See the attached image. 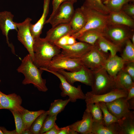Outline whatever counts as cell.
Masks as SVG:
<instances>
[{
    "mask_svg": "<svg viewBox=\"0 0 134 134\" xmlns=\"http://www.w3.org/2000/svg\"><path fill=\"white\" fill-rule=\"evenodd\" d=\"M126 14L134 19V4L128 3L124 4L121 10Z\"/></svg>",
    "mask_w": 134,
    "mask_h": 134,
    "instance_id": "obj_38",
    "label": "cell"
},
{
    "mask_svg": "<svg viewBox=\"0 0 134 134\" xmlns=\"http://www.w3.org/2000/svg\"><path fill=\"white\" fill-rule=\"evenodd\" d=\"M107 25H123L134 29V19L121 10L110 12L108 14Z\"/></svg>",
    "mask_w": 134,
    "mask_h": 134,
    "instance_id": "obj_18",
    "label": "cell"
},
{
    "mask_svg": "<svg viewBox=\"0 0 134 134\" xmlns=\"http://www.w3.org/2000/svg\"><path fill=\"white\" fill-rule=\"evenodd\" d=\"M32 20L31 18L28 17L22 22L15 23L18 29V39L27 49L33 61L34 58L33 46L34 39L30 29V25Z\"/></svg>",
    "mask_w": 134,
    "mask_h": 134,
    "instance_id": "obj_10",
    "label": "cell"
},
{
    "mask_svg": "<svg viewBox=\"0 0 134 134\" xmlns=\"http://www.w3.org/2000/svg\"><path fill=\"white\" fill-rule=\"evenodd\" d=\"M17 70L18 73H22L24 76L22 82L23 84H32L40 91L45 92L48 90L46 85V80L42 77L44 71L34 64L29 54L22 60Z\"/></svg>",
    "mask_w": 134,
    "mask_h": 134,
    "instance_id": "obj_1",
    "label": "cell"
},
{
    "mask_svg": "<svg viewBox=\"0 0 134 134\" xmlns=\"http://www.w3.org/2000/svg\"><path fill=\"white\" fill-rule=\"evenodd\" d=\"M33 62L39 68H47L53 58L60 54L61 49L40 37L34 39Z\"/></svg>",
    "mask_w": 134,
    "mask_h": 134,
    "instance_id": "obj_2",
    "label": "cell"
},
{
    "mask_svg": "<svg viewBox=\"0 0 134 134\" xmlns=\"http://www.w3.org/2000/svg\"><path fill=\"white\" fill-rule=\"evenodd\" d=\"M61 129L55 123L54 126L48 131L43 134H58Z\"/></svg>",
    "mask_w": 134,
    "mask_h": 134,
    "instance_id": "obj_43",
    "label": "cell"
},
{
    "mask_svg": "<svg viewBox=\"0 0 134 134\" xmlns=\"http://www.w3.org/2000/svg\"><path fill=\"white\" fill-rule=\"evenodd\" d=\"M0 128L3 134H17L15 130L8 131L4 127H0Z\"/></svg>",
    "mask_w": 134,
    "mask_h": 134,
    "instance_id": "obj_45",
    "label": "cell"
},
{
    "mask_svg": "<svg viewBox=\"0 0 134 134\" xmlns=\"http://www.w3.org/2000/svg\"><path fill=\"white\" fill-rule=\"evenodd\" d=\"M129 106V109H134V98H133L127 101Z\"/></svg>",
    "mask_w": 134,
    "mask_h": 134,
    "instance_id": "obj_47",
    "label": "cell"
},
{
    "mask_svg": "<svg viewBox=\"0 0 134 134\" xmlns=\"http://www.w3.org/2000/svg\"><path fill=\"white\" fill-rule=\"evenodd\" d=\"M114 79L120 88L127 91L134 85V81L131 76L122 69L118 72Z\"/></svg>",
    "mask_w": 134,
    "mask_h": 134,
    "instance_id": "obj_27",
    "label": "cell"
},
{
    "mask_svg": "<svg viewBox=\"0 0 134 134\" xmlns=\"http://www.w3.org/2000/svg\"><path fill=\"white\" fill-rule=\"evenodd\" d=\"M86 22L85 17L80 7L76 9L69 23L71 29L70 35L80 31L85 26Z\"/></svg>",
    "mask_w": 134,
    "mask_h": 134,
    "instance_id": "obj_24",
    "label": "cell"
},
{
    "mask_svg": "<svg viewBox=\"0 0 134 134\" xmlns=\"http://www.w3.org/2000/svg\"><path fill=\"white\" fill-rule=\"evenodd\" d=\"M98 103L103 114V124L107 126L114 123H118V124L120 123V120L118 119L108 111L105 103L100 102Z\"/></svg>",
    "mask_w": 134,
    "mask_h": 134,
    "instance_id": "obj_32",
    "label": "cell"
},
{
    "mask_svg": "<svg viewBox=\"0 0 134 134\" xmlns=\"http://www.w3.org/2000/svg\"><path fill=\"white\" fill-rule=\"evenodd\" d=\"M109 56L94 45L80 59L84 66L94 71L103 68Z\"/></svg>",
    "mask_w": 134,
    "mask_h": 134,
    "instance_id": "obj_9",
    "label": "cell"
},
{
    "mask_svg": "<svg viewBox=\"0 0 134 134\" xmlns=\"http://www.w3.org/2000/svg\"><path fill=\"white\" fill-rule=\"evenodd\" d=\"M45 111L43 110L35 111H30L26 109L21 114L26 129H29L32 123L36 118Z\"/></svg>",
    "mask_w": 134,
    "mask_h": 134,
    "instance_id": "obj_31",
    "label": "cell"
},
{
    "mask_svg": "<svg viewBox=\"0 0 134 134\" xmlns=\"http://www.w3.org/2000/svg\"><path fill=\"white\" fill-rule=\"evenodd\" d=\"M76 39L73 36L70 35L68 39L67 45H70L73 44L77 41Z\"/></svg>",
    "mask_w": 134,
    "mask_h": 134,
    "instance_id": "obj_46",
    "label": "cell"
},
{
    "mask_svg": "<svg viewBox=\"0 0 134 134\" xmlns=\"http://www.w3.org/2000/svg\"><path fill=\"white\" fill-rule=\"evenodd\" d=\"M83 66L80 59L71 58L60 53L53 58L47 68H39L56 71L61 69L66 70L72 72L79 69Z\"/></svg>",
    "mask_w": 134,
    "mask_h": 134,
    "instance_id": "obj_6",
    "label": "cell"
},
{
    "mask_svg": "<svg viewBox=\"0 0 134 134\" xmlns=\"http://www.w3.org/2000/svg\"><path fill=\"white\" fill-rule=\"evenodd\" d=\"M105 103L109 112L119 120L123 118L131 111L126 98H119Z\"/></svg>",
    "mask_w": 134,
    "mask_h": 134,
    "instance_id": "obj_16",
    "label": "cell"
},
{
    "mask_svg": "<svg viewBox=\"0 0 134 134\" xmlns=\"http://www.w3.org/2000/svg\"><path fill=\"white\" fill-rule=\"evenodd\" d=\"M80 8L85 17L86 24L80 31L71 35L77 39L83 32L90 29L97 30L103 32L107 24L108 14L101 13L83 5Z\"/></svg>",
    "mask_w": 134,
    "mask_h": 134,
    "instance_id": "obj_4",
    "label": "cell"
},
{
    "mask_svg": "<svg viewBox=\"0 0 134 134\" xmlns=\"http://www.w3.org/2000/svg\"><path fill=\"white\" fill-rule=\"evenodd\" d=\"M9 110L13 116L15 125V130L17 134H22V133L26 130V128L21 114L15 110Z\"/></svg>",
    "mask_w": 134,
    "mask_h": 134,
    "instance_id": "obj_36",
    "label": "cell"
},
{
    "mask_svg": "<svg viewBox=\"0 0 134 134\" xmlns=\"http://www.w3.org/2000/svg\"><path fill=\"white\" fill-rule=\"evenodd\" d=\"M1 82V80L0 79V83Z\"/></svg>",
    "mask_w": 134,
    "mask_h": 134,
    "instance_id": "obj_51",
    "label": "cell"
},
{
    "mask_svg": "<svg viewBox=\"0 0 134 134\" xmlns=\"http://www.w3.org/2000/svg\"><path fill=\"white\" fill-rule=\"evenodd\" d=\"M121 57L125 62H134V45L129 39L122 47Z\"/></svg>",
    "mask_w": 134,
    "mask_h": 134,
    "instance_id": "obj_28",
    "label": "cell"
},
{
    "mask_svg": "<svg viewBox=\"0 0 134 134\" xmlns=\"http://www.w3.org/2000/svg\"><path fill=\"white\" fill-rule=\"evenodd\" d=\"M91 134H121V131L118 123L106 126L93 122Z\"/></svg>",
    "mask_w": 134,
    "mask_h": 134,
    "instance_id": "obj_23",
    "label": "cell"
},
{
    "mask_svg": "<svg viewBox=\"0 0 134 134\" xmlns=\"http://www.w3.org/2000/svg\"><path fill=\"white\" fill-rule=\"evenodd\" d=\"M14 17V15L10 11H4L0 12V29L3 34L6 37L7 43L11 49L12 53L15 54L14 47L9 43L8 36L10 30L17 31V26L13 21Z\"/></svg>",
    "mask_w": 134,
    "mask_h": 134,
    "instance_id": "obj_15",
    "label": "cell"
},
{
    "mask_svg": "<svg viewBox=\"0 0 134 134\" xmlns=\"http://www.w3.org/2000/svg\"><path fill=\"white\" fill-rule=\"evenodd\" d=\"M83 5L105 14H108L109 13L101 0H85Z\"/></svg>",
    "mask_w": 134,
    "mask_h": 134,
    "instance_id": "obj_33",
    "label": "cell"
},
{
    "mask_svg": "<svg viewBox=\"0 0 134 134\" xmlns=\"http://www.w3.org/2000/svg\"><path fill=\"white\" fill-rule=\"evenodd\" d=\"M77 133L71 130L69 125L61 128L58 134H77Z\"/></svg>",
    "mask_w": 134,
    "mask_h": 134,
    "instance_id": "obj_42",
    "label": "cell"
},
{
    "mask_svg": "<svg viewBox=\"0 0 134 134\" xmlns=\"http://www.w3.org/2000/svg\"><path fill=\"white\" fill-rule=\"evenodd\" d=\"M73 4L69 1L63 2L53 14H51L45 24H50L53 27L59 24L69 23L75 11Z\"/></svg>",
    "mask_w": 134,
    "mask_h": 134,
    "instance_id": "obj_7",
    "label": "cell"
},
{
    "mask_svg": "<svg viewBox=\"0 0 134 134\" xmlns=\"http://www.w3.org/2000/svg\"><path fill=\"white\" fill-rule=\"evenodd\" d=\"M128 91L117 89L109 92L102 94L96 95L87 92L85 94V101L86 104L102 102L105 103L111 102L118 98H126Z\"/></svg>",
    "mask_w": 134,
    "mask_h": 134,
    "instance_id": "obj_12",
    "label": "cell"
},
{
    "mask_svg": "<svg viewBox=\"0 0 134 134\" xmlns=\"http://www.w3.org/2000/svg\"><path fill=\"white\" fill-rule=\"evenodd\" d=\"M101 36H103V32L95 29H90L83 32L76 39L79 41L94 45L97 40Z\"/></svg>",
    "mask_w": 134,
    "mask_h": 134,
    "instance_id": "obj_25",
    "label": "cell"
},
{
    "mask_svg": "<svg viewBox=\"0 0 134 134\" xmlns=\"http://www.w3.org/2000/svg\"><path fill=\"white\" fill-rule=\"evenodd\" d=\"M57 72L62 74L67 82L72 85L76 82H79L87 86L90 87L91 86L93 71L84 65L79 69L73 71H67L61 69Z\"/></svg>",
    "mask_w": 134,
    "mask_h": 134,
    "instance_id": "obj_11",
    "label": "cell"
},
{
    "mask_svg": "<svg viewBox=\"0 0 134 134\" xmlns=\"http://www.w3.org/2000/svg\"><path fill=\"white\" fill-rule=\"evenodd\" d=\"M86 110L91 114L93 122L103 124L102 113L98 103L86 104Z\"/></svg>",
    "mask_w": 134,
    "mask_h": 134,
    "instance_id": "obj_29",
    "label": "cell"
},
{
    "mask_svg": "<svg viewBox=\"0 0 134 134\" xmlns=\"http://www.w3.org/2000/svg\"><path fill=\"white\" fill-rule=\"evenodd\" d=\"M93 122L91 114L85 110L82 120L75 122L69 126L71 130L77 133L91 134Z\"/></svg>",
    "mask_w": 134,
    "mask_h": 134,
    "instance_id": "obj_17",
    "label": "cell"
},
{
    "mask_svg": "<svg viewBox=\"0 0 134 134\" xmlns=\"http://www.w3.org/2000/svg\"><path fill=\"white\" fill-rule=\"evenodd\" d=\"M107 0H101L102 2L103 3L104 2L106 1Z\"/></svg>",
    "mask_w": 134,
    "mask_h": 134,
    "instance_id": "obj_50",
    "label": "cell"
},
{
    "mask_svg": "<svg viewBox=\"0 0 134 134\" xmlns=\"http://www.w3.org/2000/svg\"><path fill=\"white\" fill-rule=\"evenodd\" d=\"M50 1V0H44L43 11L41 16L35 24L31 23L30 24V30L34 39L40 37L48 13Z\"/></svg>",
    "mask_w": 134,
    "mask_h": 134,
    "instance_id": "obj_22",
    "label": "cell"
},
{
    "mask_svg": "<svg viewBox=\"0 0 134 134\" xmlns=\"http://www.w3.org/2000/svg\"><path fill=\"white\" fill-rule=\"evenodd\" d=\"M47 111H45L39 116L35 120L29 129L33 134H39L44 120L48 115Z\"/></svg>",
    "mask_w": 134,
    "mask_h": 134,
    "instance_id": "obj_35",
    "label": "cell"
},
{
    "mask_svg": "<svg viewBox=\"0 0 134 134\" xmlns=\"http://www.w3.org/2000/svg\"><path fill=\"white\" fill-rule=\"evenodd\" d=\"M77 0H53L52 2L53 10L51 14H53L63 2L66 1H69L74 3L76 2Z\"/></svg>",
    "mask_w": 134,
    "mask_h": 134,
    "instance_id": "obj_41",
    "label": "cell"
},
{
    "mask_svg": "<svg viewBox=\"0 0 134 134\" xmlns=\"http://www.w3.org/2000/svg\"><path fill=\"white\" fill-rule=\"evenodd\" d=\"M0 134H3V133L2 132L0 128Z\"/></svg>",
    "mask_w": 134,
    "mask_h": 134,
    "instance_id": "obj_49",
    "label": "cell"
},
{
    "mask_svg": "<svg viewBox=\"0 0 134 134\" xmlns=\"http://www.w3.org/2000/svg\"><path fill=\"white\" fill-rule=\"evenodd\" d=\"M125 63L121 57L116 54L112 56H109L103 68L114 79L118 72L122 68Z\"/></svg>",
    "mask_w": 134,
    "mask_h": 134,
    "instance_id": "obj_20",
    "label": "cell"
},
{
    "mask_svg": "<svg viewBox=\"0 0 134 134\" xmlns=\"http://www.w3.org/2000/svg\"><path fill=\"white\" fill-rule=\"evenodd\" d=\"M94 45L104 53L110 56H114L120 52L122 48L103 36L99 38Z\"/></svg>",
    "mask_w": 134,
    "mask_h": 134,
    "instance_id": "obj_21",
    "label": "cell"
},
{
    "mask_svg": "<svg viewBox=\"0 0 134 134\" xmlns=\"http://www.w3.org/2000/svg\"><path fill=\"white\" fill-rule=\"evenodd\" d=\"M22 100L15 93L5 94L0 90V109L12 110L22 114L26 109L21 106Z\"/></svg>",
    "mask_w": 134,
    "mask_h": 134,
    "instance_id": "obj_14",
    "label": "cell"
},
{
    "mask_svg": "<svg viewBox=\"0 0 134 134\" xmlns=\"http://www.w3.org/2000/svg\"><path fill=\"white\" fill-rule=\"evenodd\" d=\"M57 114L48 115L44 120L40 134H43L49 131L56 123Z\"/></svg>",
    "mask_w": 134,
    "mask_h": 134,
    "instance_id": "obj_37",
    "label": "cell"
},
{
    "mask_svg": "<svg viewBox=\"0 0 134 134\" xmlns=\"http://www.w3.org/2000/svg\"><path fill=\"white\" fill-rule=\"evenodd\" d=\"M94 45L79 41L71 45L58 47L62 49L60 53L62 55L72 58L80 59Z\"/></svg>",
    "mask_w": 134,
    "mask_h": 134,
    "instance_id": "obj_13",
    "label": "cell"
},
{
    "mask_svg": "<svg viewBox=\"0 0 134 134\" xmlns=\"http://www.w3.org/2000/svg\"><path fill=\"white\" fill-rule=\"evenodd\" d=\"M134 1V0H107L103 3L110 12L120 11L125 4Z\"/></svg>",
    "mask_w": 134,
    "mask_h": 134,
    "instance_id": "obj_34",
    "label": "cell"
},
{
    "mask_svg": "<svg viewBox=\"0 0 134 134\" xmlns=\"http://www.w3.org/2000/svg\"><path fill=\"white\" fill-rule=\"evenodd\" d=\"M22 134H33L30 129H26L24 131Z\"/></svg>",
    "mask_w": 134,
    "mask_h": 134,
    "instance_id": "obj_48",
    "label": "cell"
},
{
    "mask_svg": "<svg viewBox=\"0 0 134 134\" xmlns=\"http://www.w3.org/2000/svg\"><path fill=\"white\" fill-rule=\"evenodd\" d=\"M69 102V98L65 100L61 99L55 100L51 103L49 109L47 111L48 115H58L64 110Z\"/></svg>",
    "mask_w": 134,
    "mask_h": 134,
    "instance_id": "obj_30",
    "label": "cell"
},
{
    "mask_svg": "<svg viewBox=\"0 0 134 134\" xmlns=\"http://www.w3.org/2000/svg\"><path fill=\"white\" fill-rule=\"evenodd\" d=\"M134 113L131 111L127 115L120 120L119 124L121 134H134Z\"/></svg>",
    "mask_w": 134,
    "mask_h": 134,
    "instance_id": "obj_26",
    "label": "cell"
},
{
    "mask_svg": "<svg viewBox=\"0 0 134 134\" xmlns=\"http://www.w3.org/2000/svg\"><path fill=\"white\" fill-rule=\"evenodd\" d=\"M128 91L127 95L126 98L127 101L134 98V85L130 88L128 90Z\"/></svg>",
    "mask_w": 134,
    "mask_h": 134,
    "instance_id": "obj_44",
    "label": "cell"
},
{
    "mask_svg": "<svg viewBox=\"0 0 134 134\" xmlns=\"http://www.w3.org/2000/svg\"><path fill=\"white\" fill-rule=\"evenodd\" d=\"M93 71V78L91 86L92 90L90 91L92 93L101 95L120 88L115 79L109 75L103 68Z\"/></svg>",
    "mask_w": 134,
    "mask_h": 134,
    "instance_id": "obj_3",
    "label": "cell"
},
{
    "mask_svg": "<svg viewBox=\"0 0 134 134\" xmlns=\"http://www.w3.org/2000/svg\"><path fill=\"white\" fill-rule=\"evenodd\" d=\"M70 35L67 34L60 37L53 44L57 46L67 45L68 39Z\"/></svg>",
    "mask_w": 134,
    "mask_h": 134,
    "instance_id": "obj_40",
    "label": "cell"
},
{
    "mask_svg": "<svg viewBox=\"0 0 134 134\" xmlns=\"http://www.w3.org/2000/svg\"><path fill=\"white\" fill-rule=\"evenodd\" d=\"M134 33V29L126 26L108 25L103 33V36L121 47Z\"/></svg>",
    "mask_w": 134,
    "mask_h": 134,
    "instance_id": "obj_5",
    "label": "cell"
},
{
    "mask_svg": "<svg viewBox=\"0 0 134 134\" xmlns=\"http://www.w3.org/2000/svg\"><path fill=\"white\" fill-rule=\"evenodd\" d=\"M42 70L53 74L60 80V87L62 91L61 93L62 97L68 96L70 101L72 102H75L78 99L85 100V94L82 91L81 85H78L77 87L73 86L68 82L62 74L57 71L45 69Z\"/></svg>",
    "mask_w": 134,
    "mask_h": 134,
    "instance_id": "obj_8",
    "label": "cell"
},
{
    "mask_svg": "<svg viewBox=\"0 0 134 134\" xmlns=\"http://www.w3.org/2000/svg\"><path fill=\"white\" fill-rule=\"evenodd\" d=\"M71 29L69 23L62 24L52 27L46 33L44 39L53 44L59 39L65 35H70Z\"/></svg>",
    "mask_w": 134,
    "mask_h": 134,
    "instance_id": "obj_19",
    "label": "cell"
},
{
    "mask_svg": "<svg viewBox=\"0 0 134 134\" xmlns=\"http://www.w3.org/2000/svg\"><path fill=\"white\" fill-rule=\"evenodd\" d=\"M122 69L128 73L134 81V62H125Z\"/></svg>",
    "mask_w": 134,
    "mask_h": 134,
    "instance_id": "obj_39",
    "label": "cell"
}]
</instances>
